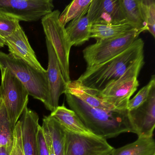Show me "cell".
Segmentation results:
<instances>
[{
	"label": "cell",
	"instance_id": "603a6c76",
	"mask_svg": "<svg viewBox=\"0 0 155 155\" xmlns=\"http://www.w3.org/2000/svg\"><path fill=\"white\" fill-rule=\"evenodd\" d=\"M14 128L9 119L3 104L0 110V145L9 153L13 144Z\"/></svg>",
	"mask_w": 155,
	"mask_h": 155
},
{
	"label": "cell",
	"instance_id": "7a4b0ae2",
	"mask_svg": "<svg viewBox=\"0 0 155 155\" xmlns=\"http://www.w3.org/2000/svg\"><path fill=\"white\" fill-rule=\"evenodd\" d=\"M144 41L138 38L127 48L112 58L86 69L77 80L87 88L101 91L110 82L120 77L144 55Z\"/></svg>",
	"mask_w": 155,
	"mask_h": 155
},
{
	"label": "cell",
	"instance_id": "277c9868",
	"mask_svg": "<svg viewBox=\"0 0 155 155\" xmlns=\"http://www.w3.org/2000/svg\"><path fill=\"white\" fill-rule=\"evenodd\" d=\"M145 64L144 55L136 61L120 77L97 91L98 97L120 110H127L128 102L139 86L138 77Z\"/></svg>",
	"mask_w": 155,
	"mask_h": 155
},
{
	"label": "cell",
	"instance_id": "6da1fadb",
	"mask_svg": "<svg viewBox=\"0 0 155 155\" xmlns=\"http://www.w3.org/2000/svg\"><path fill=\"white\" fill-rule=\"evenodd\" d=\"M65 94L71 109L95 136L107 140L123 133H135L127 110H110L94 107L68 92Z\"/></svg>",
	"mask_w": 155,
	"mask_h": 155
},
{
	"label": "cell",
	"instance_id": "7c38bea8",
	"mask_svg": "<svg viewBox=\"0 0 155 155\" xmlns=\"http://www.w3.org/2000/svg\"><path fill=\"white\" fill-rule=\"evenodd\" d=\"M94 24H127L120 0H92L87 12Z\"/></svg>",
	"mask_w": 155,
	"mask_h": 155
},
{
	"label": "cell",
	"instance_id": "1f68e13d",
	"mask_svg": "<svg viewBox=\"0 0 155 155\" xmlns=\"http://www.w3.org/2000/svg\"><path fill=\"white\" fill-rule=\"evenodd\" d=\"M1 145H0V148L1 147Z\"/></svg>",
	"mask_w": 155,
	"mask_h": 155
},
{
	"label": "cell",
	"instance_id": "5b68a950",
	"mask_svg": "<svg viewBox=\"0 0 155 155\" xmlns=\"http://www.w3.org/2000/svg\"><path fill=\"white\" fill-rule=\"evenodd\" d=\"M60 12L53 11L41 19L46 39L52 45L58 58L64 79L67 83L71 81L70 76L69 56L72 45L66 33L65 27L59 21Z\"/></svg>",
	"mask_w": 155,
	"mask_h": 155
},
{
	"label": "cell",
	"instance_id": "4fadbf2b",
	"mask_svg": "<svg viewBox=\"0 0 155 155\" xmlns=\"http://www.w3.org/2000/svg\"><path fill=\"white\" fill-rule=\"evenodd\" d=\"M3 39L5 45L8 48L10 54L23 61L38 71L47 72L38 60L35 51L21 26H19L13 34Z\"/></svg>",
	"mask_w": 155,
	"mask_h": 155
},
{
	"label": "cell",
	"instance_id": "cb8c5ba5",
	"mask_svg": "<svg viewBox=\"0 0 155 155\" xmlns=\"http://www.w3.org/2000/svg\"><path fill=\"white\" fill-rule=\"evenodd\" d=\"M142 17L148 31L155 38V1L154 0H140Z\"/></svg>",
	"mask_w": 155,
	"mask_h": 155
},
{
	"label": "cell",
	"instance_id": "3957f363",
	"mask_svg": "<svg viewBox=\"0 0 155 155\" xmlns=\"http://www.w3.org/2000/svg\"><path fill=\"white\" fill-rule=\"evenodd\" d=\"M5 68L22 83L29 95L41 101L47 107L49 99L47 71L41 72L20 59L0 51V70Z\"/></svg>",
	"mask_w": 155,
	"mask_h": 155
},
{
	"label": "cell",
	"instance_id": "9a60e30c",
	"mask_svg": "<svg viewBox=\"0 0 155 155\" xmlns=\"http://www.w3.org/2000/svg\"><path fill=\"white\" fill-rule=\"evenodd\" d=\"M50 115L64 128L71 132L85 136H95L88 129L74 111L64 105L59 106Z\"/></svg>",
	"mask_w": 155,
	"mask_h": 155
},
{
	"label": "cell",
	"instance_id": "7402d4cb",
	"mask_svg": "<svg viewBox=\"0 0 155 155\" xmlns=\"http://www.w3.org/2000/svg\"><path fill=\"white\" fill-rule=\"evenodd\" d=\"M92 0H74L66 7L59 17L60 22L65 27L71 21L87 14Z\"/></svg>",
	"mask_w": 155,
	"mask_h": 155
},
{
	"label": "cell",
	"instance_id": "f546056e",
	"mask_svg": "<svg viewBox=\"0 0 155 155\" xmlns=\"http://www.w3.org/2000/svg\"><path fill=\"white\" fill-rule=\"evenodd\" d=\"M5 45H6L4 39L0 36V48H3Z\"/></svg>",
	"mask_w": 155,
	"mask_h": 155
},
{
	"label": "cell",
	"instance_id": "ba28073f",
	"mask_svg": "<svg viewBox=\"0 0 155 155\" xmlns=\"http://www.w3.org/2000/svg\"><path fill=\"white\" fill-rule=\"evenodd\" d=\"M54 8L52 0H0V13L20 21H38Z\"/></svg>",
	"mask_w": 155,
	"mask_h": 155
},
{
	"label": "cell",
	"instance_id": "ac0fdd59",
	"mask_svg": "<svg viewBox=\"0 0 155 155\" xmlns=\"http://www.w3.org/2000/svg\"><path fill=\"white\" fill-rule=\"evenodd\" d=\"M111 155H155V142L153 137L137 139L121 147L114 149Z\"/></svg>",
	"mask_w": 155,
	"mask_h": 155
},
{
	"label": "cell",
	"instance_id": "5bb4252c",
	"mask_svg": "<svg viewBox=\"0 0 155 155\" xmlns=\"http://www.w3.org/2000/svg\"><path fill=\"white\" fill-rule=\"evenodd\" d=\"M37 112L26 107L20 119L21 138L25 155H39L38 134L40 125Z\"/></svg>",
	"mask_w": 155,
	"mask_h": 155
},
{
	"label": "cell",
	"instance_id": "2e32d148",
	"mask_svg": "<svg viewBox=\"0 0 155 155\" xmlns=\"http://www.w3.org/2000/svg\"><path fill=\"white\" fill-rule=\"evenodd\" d=\"M92 24L87 14L71 21L66 29L67 36L72 46L84 44L91 38Z\"/></svg>",
	"mask_w": 155,
	"mask_h": 155
},
{
	"label": "cell",
	"instance_id": "30bf717a",
	"mask_svg": "<svg viewBox=\"0 0 155 155\" xmlns=\"http://www.w3.org/2000/svg\"><path fill=\"white\" fill-rule=\"evenodd\" d=\"M128 112L138 137H153L155 127V84L152 86L147 101L138 107Z\"/></svg>",
	"mask_w": 155,
	"mask_h": 155
},
{
	"label": "cell",
	"instance_id": "d4e9b609",
	"mask_svg": "<svg viewBox=\"0 0 155 155\" xmlns=\"http://www.w3.org/2000/svg\"><path fill=\"white\" fill-rule=\"evenodd\" d=\"M155 84V75L151 76V79L147 85L144 86L137 95L131 99H130L127 106L128 111L132 110L141 106L147 99L152 86Z\"/></svg>",
	"mask_w": 155,
	"mask_h": 155
},
{
	"label": "cell",
	"instance_id": "8992f818",
	"mask_svg": "<svg viewBox=\"0 0 155 155\" xmlns=\"http://www.w3.org/2000/svg\"><path fill=\"white\" fill-rule=\"evenodd\" d=\"M0 71V97L3 101L9 119L15 127L25 108L28 107L29 94L25 86L8 69Z\"/></svg>",
	"mask_w": 155,
	"mask_h": 155
},
{
	"label": "cell",
	"instance_id": "e0dca14e",
	"mask_svg": "<svg viewBox=\"0 0 155 155\" xmlns=\"http://www.w3.org/2000/svg\"><path fill=\"white\" fill-rule=\"evenodd\" d=\"M66 92L75 96L91 107L105 110H120L98 97L94 91L86 87L78 80L71 81L68 83Z\"/></svg>",
	"mask_w": 155,
	"mask_h": 155
},
{
	"label": "cell",
	"instance_id": "8fae6325",
	"mask_svg": "<svg viewBox=\"0 0 155 155\" xmlns=\"http://www.w3.org/2000/svg\"><path fill=\"white\" fill-rule=\"evenodd\" d=\"M48 64L47 71L48 87V104L46 108L53 111L59 106L60 97L67 90L68 83L64 79L55 51L46 39Z\"/></svg>",
	"mask_w": 155,
	"mask_h": 155
},
{
	"label": "cell",
	"instance_id": "4dcf8cb0",
	"mask_svg": "<svg viewBox=\"0 0 155 155\" xmlns=\"http://www.w3.org/2000/svg\"><path fill=\"white\" fill-rule=\"evenodd\" d=\"M3 106V102L2 99L0 97V110L1 109L2 106Z\"/></svg>",
	"mask_w": 155,
	"mask_h": 155
},
{
	"label": "cell",
	"instance_id": "484cf974",
	"mask_svg": "<svg viewBox=\"0 0 155 155\" xmlns=\"http://www.w3.org/2000/svg\"><path fill=\"white\" fill-rule=\"evenodd\" d=\"M19 26V21L8 15L0 13V36L2 38L13 34Z\"/></svg>",
	"mask_w": 155,
	"mask_h": 155
},
{
	"label": "cell",
	"instance_id": "f1b7e54d",
	"mask_svg": "<svg viewBox=\"0 0 155 155\" xmlns=\"http://www.w3.org/2000/svg\"><path fill=\"white\" fill-rule=\"evenodd\" d=\"M44 132V136L46 139L47 142V146L48 148L49 155H55V153L53 150V147H52V142H51V137L48 128V126L46 121L43 120V123L42 126H41Z\"/></svg>",
	"mask_w": 155,
	"mask_h": 155
},
{
	"label": "cell",
	"instance_id": "4316f807",
	"mask_svg": "<svg viewBox=\"0 0 155 155\" xmlns=\"http://www.w3.org/2000/svg\"><path fill=\"white\" fill-rule=\"evenodd\" d=\"M9 155H25L21 138V123L19 120L14 128L13 144Z\"/></svg>",
	"mask_w": 155,
	"mask_h": 155
},
{
	"label": "cell",
	"instance_id": "52a82bcc",
	"mask_svg": "<svg viewBox=\"0 0 155 155\" xmlns=\"http://www.w3.org/2000/svg\"><path fill=\"white\" fill-rule=\"evenodd\" d=\"M141 33L133 29L117 38L96 40L94 44L87 46L82 51L87 68L103 63L121 53L138 38Z\"/></svg>",
	"mask_w": 155,
	"mask_h": 155
},
{
	"label": "cell",
	"instance_id": "9c48e42d",
	"mask_svg": "<svg viewBox=\"0 0 155 155\" xmlns=\"http://www.w3.org/2000/svg\"><path fill=\"white\" fill-rule=\"evenodd\" d=\"M65 131L64 155H111L115 149L102 138Z\"/></svg>",
	"mask_w": 155,
	"mask_h": 155
},
{
	"label": "cell",
	"instance_id": "d6986e66",
	"mask_svg": "<svg viewBox=\"0 0 155 155\" xmlns=\"http://www.w3.org/2000/svg\"><path fill=\"white\" fill-rule=\"evenodd\" d=\"M127 24L141 32L147 31L142 17L140 0H120Z\"/></svg>",
	"mask_w": 155,
	"mask_h": 155
},
{
	"label": "cell",
	"instance_id": "83f0119b",
	"mask_svg": "<svg viewBox=\"0 0 155 155\" xmlns=\"http://www.w3.org/2000/svg\"><path fill=\"white\" fill-rule=\"evenodd\" d=\"M39 155H49L44 132L41 126H40L38 134Z\"/></svg>",
	"mask_w": 155,
	"mask_h": 155
},
{
	"label": "cell",
	"instance_id": "ffe728a7",
	"mask_svg": "<svg viewBox=\"0 0 155 155\" xmlns=\"http://www.w3.org/2000/svg\"><path fill=\"white\" fill-rule=\"evenodd\" d=\"M133 29L127 24H94L91 26V38L98 40L117 38Z\"/></svg>",
	"mask_w": 155,
	"mask_h": 155
},
{
	"label": "cell",
	"instance_id": "44dd1931",
	"mask_svg": "<svg viewBox=\"0 0 155 155\" xmlns=\"http://www.w3.org/2000/svg\"><path fill=\"white\" fill-rule=\"evenodd\" d=\"M43 120L48 126L55 155H64L65 129L50 115L44 116Z\"/></svg>",
	"mask_w": 155,
	"mask_h": 155
}]
</instances>
